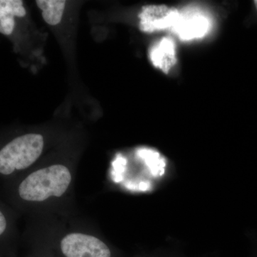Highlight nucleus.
Instances as JSON below:
<instances>
[{"label":"nucleus","instance_id":"nucleus-1","mask_svg":"<svg viewBox=\"0 0 257 257\" xmlns=\"http://www.w3.org/2000/svg\"><path fill=\"white\" fill-rule=\"evenodd\" d=\"M67 167L54 165L32 172L15 187V197L23 202H42L50 197H60L72 182Z\"/></svg>","mask_w":257,"mask_h":257},{"label":"nucleus","instance_id":"nucleus-2","mask_svg":"<svg viewBox=\"0 0 257 257\" xmlns=\"http://www.w3.org/2000/svg\"><path fill=\"white\" fill-rule=\"evenodd\" d=\"M44 138L39 134L18 137L0 150V176L10 177L33 165L41 155Z\"/></svg>","mask_w":257,"mask_h":257},{"label":"nucleus","instance_id":"nucleus-3","mask_svg":"<svg viewBox=\"0 0 257 257\" xmlns=\"http://www.w3.org/2000/svg\"><path fill=\"white\" fill-rule=\"evenodd\" d=\"M65 257H111L109 246L99 238L83 233H71L61 240Z\"/></svg>","mask_w":257,"mask_h":257},{"label":"nucleus","instance_id":"nucleus-4","mask_svg":"<svg viewBox=\"0 0 257 257\" xmlns=\"http://www.w3.org/2000/svg\"><path fill=\"white\" fill-rule=\"evenodd\" d=\"M211 22L203 12L186 9L180 12L178 21L171 30L182 41L202 38L209 32Z\"/></svg>","mask_w":257,"mask_h":257},{"label":"nucleus","instance_id":"nucleus-5","mask_svg":"<svg viewBox=\"0 0 257 257\" xmlns=\"http://www.w3.org/2000/svg\"><path fill=\"white\" fill-rule=\"evenodd\" d=\"M180 12L166 5H148L140 14L142 31L152 33L161 30H172L178 21Z\"/></svg>","mask_w":257,"mask_h":257},{"label":"nucleus","instance_id":"nucleus-6","mask_svg":"<svg viewBox=\"0 0 257 257\" xmlns=\"http://www.w3.org/2000/svg\"><path fill=\"white\" fill-rule=\"evenodd\" d=\"M150 57L155 67L168 74L177 62L175 42L170 37L162 39L152 47Z\"/></svg>","mask_w":257,"mask_h":257},{"label":"nucleus","instance_id":"nucleus-7","mask_svg":"<svg viewBox=\"0 0 257 257\" xmlns=\"http://www.w3.org/2000/svg\"><path fill=\"white\" fill-rule=\"evenodd\" d=\"M37 6L42 10L44 20L50 25H57L63 16L66 2L64 0H37Z\"/></svg>","mask_w":257,"mask_h":257},{"label":"nucleus","instance_id":"nucleus-8","mask_svg":"<svg viewBox=\"0 0 257 257\" xmlns=\"http://www.w3.org/2000/svg\"><path fill=\"white\" fill-rule=\"evenodd\" d=\"M0 10L18 18H23L26 15V10L21 0H0Z\"/></svg>","mask_w":257,"mask_h":257},{"label":"nucleus","instance_id":"nucleus-9","mask_svg":"<svg viewBox=\"0 0 257 257\" xmlns=\"http://www.w3.org/2000/svg\"><path fill=\"white\" fill-rule=\"evenodd\" d=\"M15 26V16L4 10H0V33L10 35Z\"/></svg>","mask_w":257,"mask_h":257},{"label":"nucleus","instance_id":"nucleus-10","mask_svg":"<svg viewBox=\"0 0 257 257\" xmlns=\"http://www.w3.org/2000/svg\"><path fill=\"white\" fill-rule=\"evenodd\" d=\"M10 221L5 211L0 208V239H3L8 234Z\"/></svg>","mask_w":257,"mask_h":257},{"label":"nucleus","instance_id":"nucleus-11","mask_svg":"<svg viewBox=\"0 0 257 257\" xmlns=\"http://www.w3.org/2000/svg\"><path fill=\"white\" fill-rule=\"evenodd\" d=\"M253 8L256 10L257 13V0L253 2Z\"/></svg>","mask_w":257,"mask_h":257}]
</instances>
